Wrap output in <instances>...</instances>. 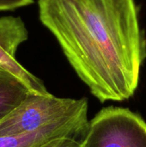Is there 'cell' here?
I'll use <instances>...</instances> for the list:
<instances>
[{
  "label": "cell",
  "mask_w": 146,
  "mask_h": 147,
  "mask_svg": "<svg viewBox=\"0 0 146 147\" xmlns=\"http://www.w3.org/2000/svg\"><path fill=\"white\" fill-rule=\"evenodd\" d=\"M88 130L89 127L54 126L23 136L2 137L0 147H38L59 138H71L83 142Z\"/></svg>",
  "instance_id": "5"
},
{
  "label": "cell",
  "mask_w": 146,
  "mask_h": 147,
  "mask_svg": "<svg viewBox=\"0 0 146 147\" xmlns=\"http://www.w3.org/2000/svg\"><path fill=\"white\" fill-rule=\"evenodd\" d=\"M88 100L31 93L0 121V138L18 137L54 126L89 127Z\"/></svg>",
  "instance_id": "2"
},
{
  "label": "cell",
  "mask_w": 146,
  "mask_h": 147,
  "mask_svg": "<svg viewBox=\"0 0 146 147\" xmlns=\"http://www.w3.org/2000/svg\"><path fill=\"white\" fill-rule=\"evenodd\" d=\"M34 0H0V11L14 10L30 5Z\"/></svg>",
  "instance_id": "8"
},
{
  "label": "cell",
  "mask_w": 146,
  "mask_h": 147,
  "mask_svg": "<svg viewBox=\"0 0 146 147\" xmlns=\"http://www.w3.org/2000/svg\"><path fill=\"white\" fill-rule=\"evenodd\" d=\"M39 16L101 102L138 89L146 39L136 0H39Z\"/></svg>",
  "instance_id": "1"
},
{
  "label": "cell",
  "mask_w": 146,
  "mask_h": 147,
  "mask_svg": "<svg viewBox=\"0 0 146 147\" xmlns=\"http://www.w3.org/2000/svg\"><path fill=\"white\" fill-rule=\"evenodd\" d=\"M28 36V29L21 17H0V66L21 78L35 94L49 95L42 81L26 70L15 59L18 47Z\"/></svg>",
  "instance_id": "4"
},
{
  "label": "cell",
  "mask_w": 146,
  "mask_h": 147,
  "mask_svg": "<svg viewBox=\"0 0 146 147\" xmlns=\"http://www.w3.org/2000/svg\"><path fill=\"white\" fill-rule=\"evenodd\" d=\"M83 147H146V122L126 108L107 107L89 121Z\"/></svg>",
  "instance_id": "3"
},
{
  "label": "cell",
  "mask_w": 146,
  "mask_h": 147,
  "mask_svg": "<svg viewBox=\"0 0 146 147\" xmlns=\"http://www.w3.org/2000/svg\"><path fill=\"white\" fill-rule=\"evenodd\" d=\"M31 93L34 92L21 78L0 66V121Z\"/></svg>",
  "instance_id": "6"
},
{
  "label": "cell",
  "mask_w": 146,
  "mask_h": 147,
  "mask_svg": "<svg viewBox=\"0 0 146 147\" xmlns=\"http://www.w3.org/2000/svg\"><path fill=\"white\" fill-rule=\"evenodd\" d=\"M38 147H83L82 142L71 138H59Z\"/></svg>",
  "instance_id": "7"
}]
</instances>
